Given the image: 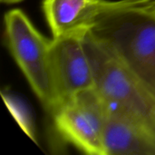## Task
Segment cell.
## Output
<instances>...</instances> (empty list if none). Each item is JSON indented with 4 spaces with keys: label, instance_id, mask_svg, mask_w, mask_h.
<instances>
[{
    "label": "cell",
    "instance_id": "obj_1",
    "mask_svg": "<svg viewBox=\"0 0 155 155\" xmlns=\"http://www.w3.org/2000/svg\"><path fill=\"white\" fill-rule=\"evenodd\" d=\"M90 31L104 41L155 94V11L153 0H122Z\"/></svg>",
    "mask_w": 155,
    "mask_h": 155
},
{
    "label": "cell",
    "instance_id": "obj_2",
    "mask_svg": "<svg viewBox=\"0 0 155 155\" xmlns=\"http://www.w3.org/2000/svg\"><path fill=\"white\" fill-rule=\"evenodd\" d=\"M6 45L33 92L51 114L59 104L52 44L21 9H12L4 16Z\"/></svg>",
    "mask_w": 155,
    "mask_h": 155
},
{
    "label": "cell",
    "instance_id": "obj_3",
    "mask_svg": "<svg viewBox=\"0 0 155 155\" xmlns=\"http://www.w3.org/2000/svg\"><path fill=\"white\" fill-rule=\"evenodd\" d=\"M84 44L94 68L95 89L109 110L140 115L155 125V94L90 30L84 36Z\"/></svg>",
    "mask_w": 155,
    "mask_h": 155
},
{
    "label": "cell",
    "instance_id": "obj_4",
    "mask_svg": "<svg viewBox=\"0 0 155 155\" xmlns=\"http://www.w3.org/2000/svg\"><path fill=\"white\" fill-rule=\"evenodd\" d=\"M109 108L95 88L63 102L52 114L60 136L89 155H106L104 131Z\"/></svg>",
    "mask_w": 155,
    "mask_h": 155
},
{
    "label": "cell",
    "instance_id": "obj_5",
    "mask_svg": "<svg viewBox=\"0 0 155 155\" xmlns=\"http://www.w3.org/2000/svg\"><path fill=\"white\" fill-rule=\"evenodd\" d=\"M85 35L86 33L59 38L52 37L58 106L81 92L95 88L94 68L84 44Z\"/></svg>",
    "mask_w": 155,
    "mask_h": 155
},
{
    "label": "cell",
    "instance_id": "obj_6",
    "mask_svg": "<svg viewBox=\"0 0 155 155\" xmlns=\"http://www.w3.org/2000/svg\"><path fill=\"white\" fill-rule=\"evenodd\" d=\"M106 155H155V125L121 110H109L104 131Z\"/></svg>",
    "mask_w": 155,
    "mask_h": 155
},
{
    "label": "cell",
    "instance_id": "obj_7",
    "mask_svg": "<svg viewBox=\"0 0 155 155\" xmlns=\"http://www.w3.org/2000/svg\"><path fill=\"white\" fill-rule=\"evenodd\" d=\"M122 0H43L42 7L53 38L87 33L104 13Z\"/></svg>",
    "mask_w": 155,
    "mask_h": 155
},
{
    "label": "cell",
    "instance_id": "obj_8",
    "mask_svg": "<svg viewBox=\"0 0 155 155\" xmlns=\"http://www.w3.org/2000/svg\"><path fill=\"white\" fill-rule=\"evenodd\" d=\"M4 100L6 104V106L9 108L14 117L17 120L18 124L21 125L23 130L26 133V134H28L31 138L34 139L31 125L28 123V120L26 119V116H25V113H24V111L22 110V107L18 104H15L14 100H11L10 98H6V96L5 95H4Z\"/></svg>",
    "mask_w": 155,
    "mask_h": 155
},
{
    "label": "cell",
    "instance_id": "obj_9",
    "mask_svg": "<svg viewBox=\"0 0 155 155\" xmlns=\"http://www.w3.org/2000/svg\"><path fill=\"white\" fill-rule=\"evenodd\" d=\"M2 3L4 4H7V5H13V4H17V3H20L24 0H0Z\"/></svg>",
    "mask_w": 155,
    "mask_h": 155
},
{
    "label": "cell",
    "instance_id": "obj_10",
    "mask_svg": "<svg viewBox=\"0 0 155 155\" xmlns=\"http://www.w3.org/2000/svg\"><path fill=\"white\" fill-rule=\"evenodd\" d=\"M153 9L155 11V0H153Z\"/></svg>",
    "mask_w": 155,
    "mask_h": 155
}]
</instances>
